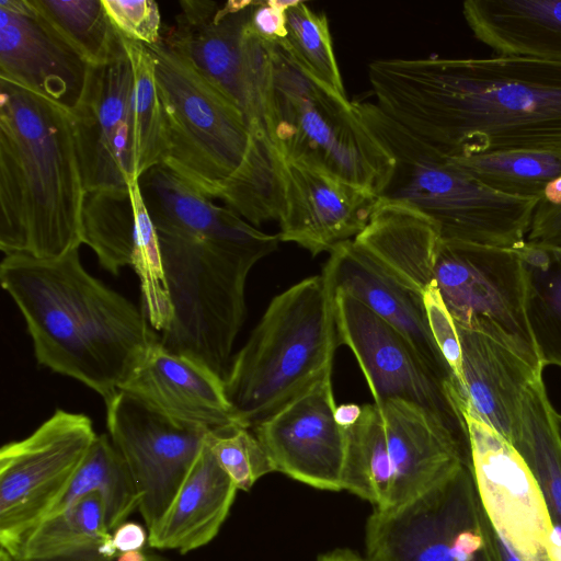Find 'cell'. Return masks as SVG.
<instances>
[{"mask_svg":"<svg viewBox=\"0 0 561 561\" xmlns=\"http://www.w3.org/2000/svg\"><path fill=\"white\" fill-rule=\"evenodd\" d=\"M376 104L449 157L561 149V62L526 57L373 60Z\"/></svg>","mask_w":561,"mask_h":561,"instance_id":"obj_1","label":"cell"},{"mask_svg":"<svg viewBox=\"0 0 561 561\" xmlns=\"http://www.w3.org/2000/svg\"><path fill=\"white\" fill-rule=\"evenodd\" d=\"M138 184L158 236L172 306L159 342L225 380L245 319L248 275L277 250L279 236L217 205L162 164L146 171Z\"/></svg>","mask_w":561,"mask_h":561,"instance_id":"obj_2","label":"cell"},{"mask_svg":"<svg viewBox=\"0 0 561 561\" xmlns=\"http://www.w3.org/2000/svg\"><path fill=\"white\" fill-rule=\"evenodd\" d=\"M0 283L25 321L37 364L105 404L159 341L144 308L87 272L79 249L51 260L4 255Z\"/></svg>","mask_w":561,"mask_h":561,"instance_id":"obj_3","label":"cell"},{"mask_svg":"<svg viewBox=\"0 0 561 561\" xmlns=\"http://www.w3.org/2000/svg\"><path fill=\"white\" fill-rule=\"evenodd\" d=\"M84 196L71 113L0 80V250L51 260L79 249Z\"/></svg>","mask_w":561,"mask_h":561,"instance_id":"obj_4","label":"cell"},{"mask_svg":"<svg viewBox=\"0 0 561 561\" xmlns=\"http://www.w3.org/2000/svg\"><path fill=\"white\" fill-rule=\"evenodd\" d=\"M147 48L163 115L160 164L253 226L278 220V151L259 145L236 105L162 38Z\"/></svg>","mask_w":561,"mask_h":561,"instance_id":"obj_5","label":"cell"},{"mask_svg":"<svg viewBox=\"0 0 561 561\" xmlns=\"http://www.w3.org/2000/svg\"><path fill=\"white\" fill-rule=\"evenodd\" d=\"M337 347L333 290L323 274L275 296L224 380L237 424L253 430L332 371Z\"/></svg>","mask_w":561,"mask_h":561,"instance_id":"obj_6","label":"cell"},{"mask_svg":"<svg viewBox=\"0 0 561 561\" xmlns=\"http://www.w3.org/2000/svg\"><path fill=\"white\" fill-rule=\"evenodd\" d=\"M353 104L393 160L379 199L421 213L436 225L442 240L508 249L526 241L539 199L508 196L486 187L376 103Z\"/></svg>","mask_w":561,"mask_h":561,"instance_id":"obj_7","label":"cell"},{"mask_svg":"<svg viewBox=\"0 0 561 561\" xmlns=\"http://www.w3.org/2000/svg\"><path fill=\"white\" fill-rule=\"evenodd\" d=\"M271 137L282 157L377 196L392 171L391 156L353 102L312 77L278 44H272Z\"/></svg>","mask_w":561,"mask_h":561,"instance_id":"obj_8","label":"cell"},{"mask_svg":"<svg viewBox=\"0 0 561 561\" xmlns=\"http://www.w3.org/2000/svg\"><path fill=\"white\" fill-rule=\"evenodd\" d=\"M254 3L182 0L162 41L236 105L259 145L275 149L271 137L272 44L249 27Z\"/></svg>","mask_w":561,"mask_h":561,"instance_id":"obj_9","label":"cell"},{"mask_svg":"<svg viewBox=\"0 0 561 561\" xmlns=\"http://www.w3.org/2000/svg\"><path fill=\"white\" fill-rule=\"evenodd\" d=\"M365 542L369 561H503L468 465L393 511L374 510Z\"/></svg>","mask_w":561,"mask_h":561,"instance_id":"obj_10","label":"cell"},{"mask_svg":"<svg viewBox=\"0 0 561 561\" xmlns=\"http://www.w3.org/2000/svg\"><path fill=\"white\" fill-rule=\"evenodd\" d=\"M434 282L456 325L492 337L542 374L516 249L440 239Z\"/></svg>","mask_w":561,"mask_h":561,"instance_id":"obj_11","label":"cell"},{"mask_svg":"<svg viewBox=\"0 0 561 561\" xmlns=\"http://www.w3.org/2000/svg\"><path fill=\"white\" fill-rule=\"evenodd\" d=\"M98 434L83 413L57 409L0 449V549L16 554L67 490Z\"/></svg>","mask_w":561,"mask_h":561,"instance_id":"obj_12","label":"cell"},{"mask_svg":"<svg viewBox=\"0 0 561 561\" xmlns=\"http://www.w3.org/2000/svg\"><path fill=\"white\" fill-rule=\"evenodd\" d=\"M333 314L337 344L352 351L376 405L389 400L421 405L470 446L455 386L438 377L401 333L342 290H333Z\"/></svg>","mask_w":561,"mask_h":561,"instance_id":"obj_13","label":"cell"},{"mask_svg":"<svg viewBox=\"0 0 561 561\" xmlns=\"http://www.w3.org/2000/svg\"><path fill=\"white\" fill-rule=\"evenodd\" d=\"M105 407L108 435L133 474L138 511L150 531L174 500L208 432L176 425L122 390Z\"/></svg>","mask_w":561,"mask_h":561,"instance_id":"obj_14","label":"cell"},{"mask_svg":"<svg viewBox=\"0 0 561 561\" xmlns=\"http://www.w3.org/2000/svg\"><path fill=\"white\" fill-rule=\"evenodd\" d=\"M471 468L496 534L522 561H552V522L541 490L517 450L477 419L463 414Z\"/></svg>","mask_w":561,"mask_h":561,"instance_id":"obj_15","label":"cell"},{"mask_svg":"<svg viewBox=\"0 0 561 561\" xmlns=\"http://www.w3.org/2000/svg\"><path fill=\"white\" fill-rule=\"evenodd\" d=\"M85 193L128 188L136 174L133 68L123 44L90 65L84 92L71 112Z\"/></svg>","mask_w":561,"mask_h":561,"instance_id":"obj_16","label":"cell"},{"mask_svg":"<svg viewBox=\"0 0 561 561\" xmlns=\"http://www.w3.org/2000/svg\"><path fill=\"white\" fill-rule=\"evenodd\" d=\"M331 373L253 432L275 471L317 489L342 491L346 430L335 420Z\"/></svg>","mask_w":561,"mask_h":561,"instance_id":"obj_17","label":"cell"},{"mask_svg":"<svg viewBox=\"0 0 561 561\" xmlns=\"http://www.w3.org/2000/svg\"><path fill=\"white\" fill-rule=\"evenodd\" d=\"M280 241L312 255L330 252L368 225L379 197L320 169L279 154Z\"/></svg>","mask_w":561,"mask_h":561,"instance_id":"obj_18","label":"cell"},{"mask_svg":"<svg viewBox=\"0 0 561 561\" xmlns=\"http://www.w3.org/2000/svg\"><path fill=\"white\" fill-rule=\"evenodd\" d=\"M90 65L37 13L30 0H0V80L42 95L70 113Z\"/></svg>","mask_w":561,"mask_h":561,"instance_id":"obj_19","label":"cell"},{"mask_svg":"<svg viewBox=\"0 0 561 561\" xmlns=\"http://www.w3.org/2000/svg\"><path fill=\"white\" fill-rule=\"evenodd\" d=\"M119 390L182 427L209 432L239 426L224 379L205 364L168 351L159 341Z\"/></svg>","mask_w":561,"mask_h":561,"instance_id":"obj_20","label":"cell"},{"mask_svg":"<svg viewBox=\"0 0 561 561\" xmlns=\"http://www.w3.org/2000/svg\"><path fill=\"white\" fill-rule=\"evenodd\" d=\"M379 409L392 477L389 511L410 502L462 465L471 466L470 447L421 405L389 400Z\"/></svg>","mask_w":561,"mask_h":561,"instance_id":"obj_21","label":"cell"},{"mask_svg":"<svg viewBox=\"0 0 561 561\" xmlns=\"http://www.w3.org/2000/svg\"><path fill=\"white\" fill-rule=\"evenodd\" d=\"M457 330L459 408L462 414L484 423L511 444L518 428L524 394L542 374L492 337L458 325Z\"/></svg>","mask_w":561,"mask_h":561,"instance_id":"obj_22","label":"cell"},{"mask_svg":"<svg viewBox=\"0 0 561 561\" xmlns=\"http://www.w3.org/2000/svg\"><path fill=\"white\" fill-rule=\"evenodd\" d=\"M322 274L333 290L351 295L393 327L438 377L455 386L450 368L432 336L421 295L380 273L353 240L330 251Z\"/></svg>","mask_w":561,"mask_h":561,"instance_id":"obj_23","label":"cell"},{"mask_svg":"<svg viewBox=\"0 0 561 561\" xmlns=\"http://www.w3.org/2000/svg\"><path fill=\"white\" fill-rule=\"evenodd\" d=\"M440 237L436 225L413 208L379 199L354 244L386 277L423 295L434 283Z\"/></svg>","mask_w":561,"mask_h":561,"instance_id":"obj_24","label":"cell"},{"mask_svg":"<svg viewBox=\"0 0 561 561\" xmlns=\"http://www.w3.org/2000/svg\"><path fill=\"white\" fill-rule=\"evenodd\" d=\"M237 491L205 443L167 513L148 531V545L180 553L206 546L228 517Z\"/></svg>","mask_w":561,"mask_h":561,"instance_id":"obj_25","label":"cell"},{"mask_svg":"<svg viewBox=\"0 0 561 561\" xmlns=\"http://www.w3.org/2000/svg\"><path fill=\"white\" fill-rule=\"evenodd\" d=\"M462 15L497 56L561 62V0H467Z\"/></svg>","mask_w":561,"mask_h":561,"instance_id":"obj_26","label":"cell"},{"mask_svg":"<svg viewBox=\"0 0 561 561\" xmlns=\"http://www.w3.org/2000/svg\"><path fill=\"white\" fill-rule=\"evenodd\" d=\"M543 380L526 390L518 428L511 445L522 456L543 495L552 526L551 560L561 561V440Z\"/></svg>","mask_w":561,"mask_h":561,"instance_id":"obj_27","label":"cell"},{"mask_svg":"<svg viewBox=\"0 0 561 561\" xmlns=\"http://www.w3.org/2000/svg\"><path fill=\"white\" fill-rule=\"evenodd\" d=\"M90 493L100 495L110 533L139 508L140 496L136 482L108 434L96 436L67 490L46 518L69 508Z\"/></svg>","mask_w":561,"mask_h":561,"instance_id":"obj_28","label":"cell"},{"mask_svg":"<svg viewBox=\"0 0 561 561\" xmlns=\"http://www.w3.org/2000/svg\"><path fill=\"white\" fill-rule=\"evenodd\" d=\"M518 251L530 332L545 366L561 367V248L525 241Z\"/></svg>","mask_w":561,"mask_h":561,"instance_id":"obj_29","label":"cell"},{"mask_svg":"<svg viewBox=\"0 0 561 561\" xmlns=\"http://www.w3.org/2000/svg\"><path fill=\"white\" fill-rule=\"evenodd\" d=\"M448 158L486 187L514 197L540 199L561 176V149H503Z\"/></svg>","mask_w":561,"mask_h":561,"instance_id":"obj_30","label":"cell"},{"mask_svg":"<svg viewBox=\"0 0 561 561\" xmlns=\"http://www.w3.org/2000/svg\"><path fill=\"white\" fill-rule=\"evenodd\" d=\"M346 430L343 490L387 512L391 505L392 477L381 410L362 405L358 421Z\"/></svg>","mask_w":561,"mask_h":561,"instance_id":"obj_31","label":"cell"},{"mask_svg":"<svg viewBox=\"0 0 561 561\" xmlns=\"http://www.w3.org/2000/svg\"><path fill=\"white\" fill-rule=\"evenodd\" d=\"M82 240L105 271L118 275L122 268L131 266L136 214L129 187L85 193Z\"/></svg>","mask_w":561,"mask_h":561,"instance_id":"obj_32","label":"cell"},{"mask_svg":"<svg viewBox=\"0 0 561 561\" xmlns=\"http://www.w3.org/2000/svg\"><path fill=\"white\" fill-rule=\"evenodd\" d=\"M44 21L89 65H101L122 47L102 0H30Z\"/></svg>","mask_w":561,"mask_h":561,"instance_id":"obj_33","label":"cell"},{"mask_svg":"<svg viewBox=\"0 0 561 561\" xmlns=\"http://www.w3.org/2000/svg\"><path fill=\"white\" fill-rule=\"evenodd\" d=\"M111 539L112 533L105 525L101 497L98 493H90L69 508L41 522L13 556H55Z\"/></svg>","mask_w":561,"mask_h":561,"instance_id":"obj_34","label":"cell"},{"mask_svg":"<svg viewBox=\"0 0 561 561\" xmlns=\"http://www.w3.org/2000/svg\"><path fill=\"white\" fill-rule=\"evenodd\" d=\"M134 75L136 174L161 163L164 154V125L154 61L147 46L123 37Z\"/></svg>","mask_w":561,"mask_h":561,"instance_id":"obj_35","label":"cell"},{"mask_svg":"<svg viewBox=\"0 0 561 561\" xmlns=\"http://www.w3.org/2000/svg\"><path fill=\"white\" fill-rule=\"evenodd\" d=\"M278 45L312 77L346 96L324 13H317L306 2L294 0L287 10V37Z\"/></svg>","mask_w":561,"mask_h":561,"instance_id":"obj_36","label":"cell"},{"mask_svg":"<svg viewBox=\"0 0 561 561\" xmlns=\"http://www.w3.org/2000/svg\"><path fill=\"white\" fill-rule=\"evenodd\" d=\"M205 443L238 491H249L261 477L275 471L250 428L234 425L209 431Z\"/></svg>","mask_w":561,"mask_h":561,"instance_id":"obj_37","label":"cell"},{"mask_svg":"<svg viewBox=\"0 0 561 561\" xmlns=\"http://www.w3.org/2000/svg\"><path fill=\"white\" fill-rule=\"evenodd\" d=\"M115 30L125 38L145 46L162 38L161 14L153 0H102Z\"/></svg>","mask_w":561,"mask_h":561,"instance_id":"obj_38","label":"cell"},{"mask_svg":"<svg viewBox=\"0 0 561 561\" xmlns=\"http://www.w3.org/2000/svg\"><path fill=\"white\" fill-rule=\"evenodd\" d=\"M422 297L432 336L450 368L456 389L460 378V342L457 325L435 282L427 286Z\"/></svg>","mask_w":561,"mask_h":561,"instance_id":"obj_39","label":"cell"},{"mask_svg":"<svg viewBox=\"0 0 561 561\" xmlns=\"http://www.w3.org/2000/svg\"><path fill=\"white\" fill-rule=\"evenodd\" d=\"M293 2L255 1L249 20L251 32L266 43H283L287 37V10Z\"/></svg>","mask_w":561,"mask_h":561,"instance_id":"obj_40","label":"cell"},{"mask_svg":"<svg viewBox=\"0 0 561 561\" xmlns=\"http://www.w3.org/2000/svg\"><path fill=\"white\" fill-rule=\"evenodd\" d=\"M526 241L561 248V204L554 205L538 201Z\"/></svg>","mask_w":561,"mask_h":561,"instance_id":"obj_41","label":"cell"},{"mask_svg":"<svg viewBox=\"0 0 561 561\" xmlns=\"http://www.w3.org/2000/svg\"><path fill=\"white\" fill-rule=\"evenodd\" d=\"M117 554L118 552L111 539L103 543L91 545L60 554L39 558L13 556L0 549V561H115ZM159 561L171 560L161 557Z\"/></svg>","mask_w":561,"mask_h":561,"instance_id":"obj_42","label":"cell"},{"mask_svg":"<svg viewBox=\"0 0 561 561\" xmlns=\"http://www.w3.org/2000/svg\"><path fill=\"white\" fill-rule=\"evenodd\" d=\"M112 540L118 553L142 550L148 543V530L140 524L125 522L112 533Z\"/></svg>","mask_w":561,"mask_h":561,"instance_id":"obj_43","label":"cell"},{"mask_svg":"<svg viewBox=\"0 0 561 561\" xmlns=\"http://www.w3.org/2000/svg\"><path fill=\"white\" fill-rule=\"evenodd\" d=\"M362 414V405L355 403L340 404L335 408V420L340 426L347 428L355 424Z\"/></svg>","mask_w":561,"mask_h":561,"instance_id":"obj_44","label":"cell"},{"mask_svg":"<svg viewBox=\"0 0 561 561\" xmlns=\"http://www.w3.org/2000/svg\"><path fill=\"white\" fill-rule=\"evenodd\" d=\"M317 561H369L348 549H336L321 554Z\"/></svg>","mask_w":561,"mask_h":561,"instance_id":"obj_45","label":"cell"},{"mask_svg":"<svg viewBox=\"0 0 561 561\" xmlns=\"http://www.w3.org/2000/svg\"><path fill=\"white\" fill-rule=\"evenodd\" d=\"M161 556L145 553L142 550L119 552L115 561H159Z\"/></svg>","mask_w":561,"mask_h":561,"instance_id":"obj_46","label":"cell"},{"mask_svg":"<svg viewBox=\"0 0 561 561\" xmlns=\"http://www.w3.org/2000/svg\"><path fill=\"white\" fill-rule=\"evenodd\" d=\"M553 420H554L557 432H558L560 440H561V414H559L554 411Z\"/></svg>","mask_w":561,"mask_h":561,"instance_id":"obj_47","label":"cell"}]
</instances>
